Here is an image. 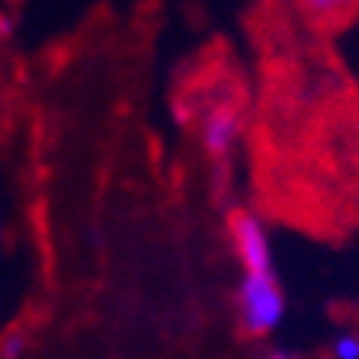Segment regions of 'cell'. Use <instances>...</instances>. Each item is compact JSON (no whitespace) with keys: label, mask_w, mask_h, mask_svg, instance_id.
I'll return each mask as SVG.
<instances>
[{"label":"cell","mask_w":359,"mask_h":359,"mask_svg":"<svg viewBox=\"0 0 359 359\" xmlns=\"http://www.w3.org/2000/svg\"><path fill=\"white\" fill-rule=\"evenodd\" d=\"M228 238L238 254L244 273H276L273 266V244L263 218L250 209H238L228 218Z\"/></svg>","instance_id":"2"},{"label":"cell","mask_w":359,"mask_h":359,"mask_svg":"<svg viewBox=\"0 0 359 359\" xmlns=\"http://www.w3.org/2000/svg\"><path fill=\"white\" fill-rule=\"evenodd\" d=\"M295 7L314 22H337L346 20L359 7V0H295Z\"/></svg>","instance_id":"4"},{"label":"cell","mask_w":359,"mask_h":359,"mask_svg":"<svg viewBox=\"0 0 359 359\" xmlns=\"http://www.w3.org/2000/svg\"><path fill=\"white\" fill-rule=\"evenodd\" d=\"M330 353H334V359H359V334H340Z\"/></svg>","instance_id":"5"},{"label":"cell","mask_w":359,"mask_h":359,"mask_svg":"<svg viewBox=\"0 0 359 359\" xmlns=\"http://www.w3.org/2000/svg\"><path fill=\"white\" fill-rule=\"evenodd\" d=\"M269 359H292V356H285V353H273Z\"/></svg>","instance_id":"8"},{"label":"cell","mask_w":359,"mask_h":359,"mask_svg":"<svg viewBox=\"0 0 359 359\" xmlns=\"http://www.w3.org/2000/svg\"><path fill=\"white\" fill-rule=\"evenodd\" d=\"M241 132H244V116H241V109L231 103H224V106H215L212 112H205L199 138H202L205 154L222 161V157H228L238 148Z\"/></svg>","instance_id":"3"},{"label":"cell","mask_w":359,"mask_h":359,"mask_svg":"<svg viewBox=\"0 0 359 359\" xmlns=\"http://www.w3.org/2000/svg\"><path fill=\"white\" fill-rule=\"evenodd\" d=\"M16 32V22H13V16H7V13H0V39L7 42L10 36Z\"/></svg>","instance_id":"7"},{"label":"cell","mask_w":359,"mask_h":359,"mask_svg":"<svg viewBox=\"0 0 359 359\" xmlns=\"http://www.w3.org/2000/svg\"><path fill=\"white\" fill-rule=\"evenodd\" d=\"M285 295L276 273H244L238 289V321L244 334L266 337L283 324Z\"/></svg>","instance_id":"1"},{"label":"cell","mask_w":359,"mask_h":359,"mask_svg":"<svg viewBox=\"0 0 359 359\" xmlns=\"http://www.w3.org/2000/svg\"><path fill=\"white\" fill-rule=\"evenodd\" d=\"M22 350H26V337H22V334H7V340H4V346H0V356H4V359H16Z\"/></svg>","instance_id":"6"},{"label":"cell","mask_w":359,"mask_h":359,"mask_svg":"<svg viewBox=\"0 0 359 359\" xmlns=\"http://www.w3.org/2000/svg\"><path fill=\"white\" fill-rule=\"evenodd\" d=\"M0 241H4V228H0Z\"/></svg>","instance_id":"9"}]
</instances>
